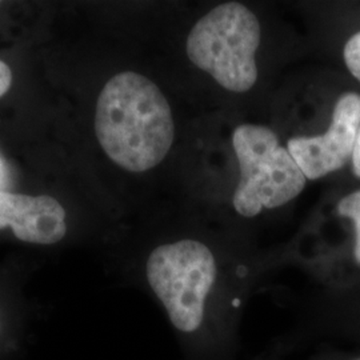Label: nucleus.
<instances>
[{"instance_id":"obj_1","label":"nucleus","mask_w":360,"mask_h":360,"mask_svg":"<svg viewBox=\"0 0 360 360\" xmlns=\"http://www.w3.org/2000/svg\"><path fill=\"white\" fill-rule=\"evenodd\" d=\"M220 264L210 245L183 238L155 247L146 279L188 360H233L240 311L219 296Z\"/></svg>"},{"instance_id":"obj_2","label":"nucleus","mask_w":360,"mask_h":360,"mask_svg":"<svg viewBox=\"0 0 360 360\" xmlns=\"http://www.w3.org/2000/svg\"><path fill=\"white\" fill-rule=\"evenodd\" d=\"M95 134L116 166L141 174L165 160L175 139V123L165 94L154 82L123 71L99 94Z\"/></svg>"},{"instance_id":"obj_3","label":"nucleus","mask_w":360,"mask_h":360,"mask_svg":"<svg viewBox=\"0 0 360 360\" xmlns=\"http://www.w3.org/2000/svg\"><path fill=\"white\" fill-rule=\"evenodd\" d=\"M260 46L257 15L238 1L219 4L193 25L186 44L193 65L223 89L247 92L257 80L255 55Z\"/></svg>"},{"instance_id":"obj_4","label":"nucleus","mask_w":360,"mask_h":360,"mask_svg":"<svg viewBox=\"0 0 360 360\" xmlns=\"http://www.w3.org/2000/svg\"><path fill=\"white\" fill-rule=\"evenodd\" d=\"M240 179L232 198L235 211L254 218L263 210L284 206L304 190L307 178L272 129L240 124L232 134Z\"/></svg>"},{"instance_id":"obj_5","label":"nucleus","mask_w":360,"mask_h":360,"mask_svg":"<svg viewBox=\"0 0 360 360\" xmlns=\"http://www.w3.org/2000/svg\"><path fill=\"white\" fill-rule=\"evenodd\" d=\"M359 129L360 95L346 92L335 104L331 124L323 135L292 138L287 150L307 179H321L352 159Z\"/></svg>"},{"instance_id":"obj_6","label":"nucleus","mask_w":360,"mask_h":360,"mask_svg":"<svg viewBox=\"0 0 360 360\" xmlns=\"http://www.w3.org/2000/svg\"><path fill=\"white\" fill-rule=\"evenodd\" d=\"M10 229L25 243L51 245L67 233L65 210L52 196H30L0 190V231Z\"/></svg>"},{"instance_id":"obj_7","label":"nucleus","mask_w":360,"mask_h":360,"mask_svg":"<svg viewBox=\"0 0 360 360\" xmlns=\"http://www.w3.org/2000/svg\"><path fill=\"white\" fill-rule=\"evenodd\" d=\"M318 330L333 338L352 342L360 347V300L342 304L331 311Z\"/></svg>"},{"instance_id":"obj_8","label":"nucleus","mask_w":360,"mask_h":360,"mask_svg":"<svg viewBox=\"0 0 360 360\" xmlns=\"http://www.w3.org/2000/svg\"><path fill=\"white\" fill-rule=\"evenodd\" d=\"M338 214L351 220L354 238L349 250V263L360 270V190L345 196L338 205Z\"/></svg>"},{"instance_id":"obj_9","label":"nucleus","mask_w":360,"mask_h":360,"mask_svg":"<svg viewBox=\"0 0 360 360\" xmlns=\"http://www.w3.org/2000/svg\"><path fill=\"white\" fill-rule=\"evenodd\" d=\"M343 56L349 72L360 82V32L348 39Z\"/></svg>"},{"instance_id":"obj_10","label":"nucleus","mask_w":360,"mask_h":360,"mask_svg":"<svg viewBox=\"0 0 360 360\" xmlns=\"http://www.w3.org/2000/svg\"><path fill=\"white\" fill-rule=\"evenodd\" d=\"M13 86V71L3 60H0V98L4 96Z\"/></svg>"},{"instance_id":"obj_11","label":"nucleus","mask_w":360,"mask_h":360,"mask_svg":"<svg viewBox=\"0 0 360 360\" xmlns=\"http://www.w3.org/2000/svg\"><path fill=\"white\" fill-rule=\"evenodd\" d=\"M312 360H360V347L355 351L327 354V355H322L319 358H314Z\"/></svg>"},{"instance_id":"obj_12","label":"nucleus","mask_w":360,"mask_h":360,"mask_svg":"<svg viewBox=\"0 0 360 360\" xmlns=\"http://www.w3.org/2000/svg\"><path fill=\"white\" fill-rule=\"evenodd\" d=\"M352 171L354 174L360 178V129L358 131V136L355 141V147H354V153H352Z\"/></svg>"},{"instance_id":"obj_13","label":"nucleus","mask_w":360,"mask_h":360,"mask_svg":"<svg viewBox=\"0 0 360 360\" xmlns=\"http://www.w3.org/2000/svg\"><path fill=\"white\" fill-rule=\"evenodd\" d=\"M1 335H3V323H1V318H0V339H1Z\"/></svg>"}]
</instances>
